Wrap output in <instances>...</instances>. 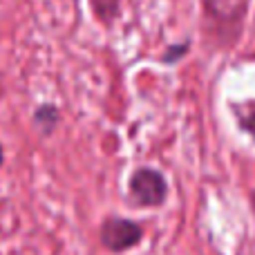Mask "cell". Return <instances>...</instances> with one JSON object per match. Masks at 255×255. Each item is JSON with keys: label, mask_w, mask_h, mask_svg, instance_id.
I'll return each instance as SVG.
<instances>
[{"label": "cell", "mask_w": 255, "mask_h": 255, "mask_svg": "<svg viewBox=\"0 0 255 255\" xmlns=\"http://www.w3.org/2000/svg\"><path fill=\"white\" fill-rule=\"evenodd\" d=\"M130 195L141 206H159L166 199V181L157 170L141 168L130 179Z\"/></svg>", "instance_id": "6da1fadb"}, {"label": "cell", "mask_w": 255, "mask_h": 255, "mask_svg": "<svg viewBox=\"0 0 255 255\" xmlns=\"http://www.w3.org/2000/svg\"><path fill=\"white\" fill-rule=\"evenodd\" d=\"M141 240L139 224L130 220H108L101 229V242L110 251H126Z\"/></svg>", "instance_id": "7a4b0ae2"}, {"label": "cell", "mask_w": 255, "mask_h": 255, "mask_svg": "<svg viewBox=\"0 0 255 255\" xmlns=\"http://www.w3.org/2000/svg\"><path fill=\"white\" fill-rule=\"evenodd\" d=\"M0 163H2V148H0Z\"/></svg>", "instance_id": "3957f363"}]
</instances>
